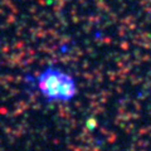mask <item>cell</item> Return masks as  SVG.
Segmentation results:
<instances>
[{"label":"cell","instance_id":"1","mask_svg":"<svg viewBox=\"0 0 151 151\" xmlns=\"http://www.w3.org/2000/svg\"><path fill=\"white\" fill-rule=\"evenodd\" d=\"M24 83L48 103H67L78 94L76 77L57 64H48L37 74H25Z\"/></svg>","mask_w":151,"mask_h":151}]
</instances>
